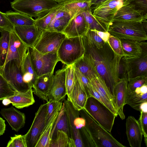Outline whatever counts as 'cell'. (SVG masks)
I'll return each mask as SVG.
<instances>
[{
    "mask_svg": "<svg viewBox=\"0 0 147 147\" xmlns=\"http://www.w3.org/2000/svg\"><path fill=\"white\" fill-rule=\"evenodd\" d=\"M0 73L15 91L24 92L32 88L24 81L20 67L14 60L0 68Z\"/></svg>",
    "mask_w": 147,
    "mask_h": 147,
    "instance_id": "ba28073f",
    "label": "cell"
},
{
    "mask_svg": "<svg viewBox=\"0 0 147 147\" xmlns=\"http://www.w3.org/2000/svg\"><path fill=\"white\" fill-rule=\"evenodd\" d=\"M80 115L86 120V125L80 129L81 136L88 146L92 147H125L113 136L100 125L84 109L79 111Z\"/></svg>",
    "mask_w": 147,
    "mask_h": 147,
    "instance_id": "7a4b0ae2",
    "label": "cell"
},
{
    "mask_svg": "<svg viewBox=\"0 0 147 147\" xmlns=\"http://www.w3.org/2000/svg\"><path fill=\"white\" fill-rule=\"evenodd\" d=\"M10 32L5 30L0 31V68L4 66L6 59L9 45Z\"/></svg>",
    "mask_w": 147,
    "mask_h": 147,
    "instance_id": "e575fe53",
    "label": "cell"
},
{
    "mask_svg": "<svg viewBox=\"0 0 147 147\" xmlns=\"http://www.w3.org/2000/svg\"><path fill=\"white\" fill-rule=\"evenodd\" d=\"M83 36L88 42L98 49L102 47L105 43L94 30H88Z\"/></svg>",
    "mask_w": 147,
    "mask_h": 147,
    "instance_id": "7bdbcfd3",
    "label": "cell"
},
{
    "mask_svg": "<svg viewBox=\"0 0 147 147\" xmlns=\"http://www.w3.org/2000/svg\"><path fill=\"white\" fill-rule=\"evenodd\" d=\"M47 102L41 105L35 113L32 125L25 134L27 147H35L45 126Z\"/></svg>",
    "mask_w": 147,
    "mask_h": 147,
    "instance_id": "8fae6325",
    "label": "cell"
},
{
    "mask_svg": "<svg viewBox=\"0 0 147 147\" xmlns=\"http://www.w3.org/2000/svg\"><path fill=\"white\" fill-rule=\"evenodd\" d=\"M147 15V0H129L124 5Z\"/></svg>",
    "mask_w": 147,
    "mask_h": 147,
    "instance_id": "ee69618b",
    "label": "cell"
},
{
    "mask_svg": "<svg viewBox=\"0 0 147 147\" xmlns=\"http://www.w3.org/2000/svg\"><path fill=\"white\" fill-rule=\"evenodd\" d=\"M7 147H27L25 135H15L11 137Z\"/></svg>",
    "mask_w": 147,
    "mask_h": 147,
    "instance_id": "bcb514c9",
    "label": "cell"
},
{
    "mask_svg": "<svg viewBox=\"0 0 147 147\" xmlns=\"http://www.w3.org/2000/svg\"><path fill=\"white\" fill-rule=\"evenodd\" d=\"M60 112L56 113L45 126L35 147H49L52 129Z\"/></svg>",
    "mask_w": 147,
    "mask_h": 147,
    "instance_id": "1f68e13d",
    "label": "cell"
},
{
    "mask_svg": "<svg viewBox=\"0 0 147 147\" xmlns=\"http://www.w3.org/2000/svg\"><path fill=\"white\" fill-rule=\"evenodd\" d=\"M147 102V84L136 88L131 92H127L125 105H129L132 108L140 111V105Z\"/></svg>",
    "mask_w": 147,
    "mask_h": 147,
    "instance_id": "d4e9b609",
    "label": "cell"
},
{
    "mask_svg": "<svg viewBox=\"0 0 147 147\" xmlns=\"http://www.w3.org/2000/svg\"><path fill=\"white\" fill-rule=\"evenodd\" d=\"M85 52L82 36L66 37L57 51L59 61L68 65L75 63L82 57Z\"/></svg>",
    "mask_w": 147,
    "mask_h": 147,
    "instance_id": "5b68a950",
    "label": "cell"
},
{
    "mask_svg": "<svg viewBox=\"0 0 147 147\" xmlns=\"http://www.w3.org/2000/svg\"><path fill=\"white\" fill-rule=\"evenodd\" d=\"M123 49L125 53L123 57L126 59L138 57L142 54L144 49H147L145 41H138L127 39H120Z\"/></svg>",
    "mask_w": 147,
    "mask_h": 147,
    "instance_id": "603a6c76",
    "label": "cell"
},
{
    "mask_svg": "<svg viewBox=\"0 0 147 147\" xmlns=\"http://www.w3.org/2000/svg\"><path fill=\"white\" fill-rule=\"evenodd\" d=\"M66 37L63 32L43 30L33 47L43 54L57 52L62 42Z\"/></svg>",
    "mask_w": 147,
    "mask_h": 147,
    "instance_id": "9c48e42d",
    "label": "cell"
},
{
    "mask_svg": "<svg viewBox=\"0 0 147 147\" xmlns=\"http://www.w3.org/2000/svg\"><path fill=\"white\" fill-rule=\"evenodd\" d=\"M108 43L116 54L122 56L125 55L120 39L111 35L108 39Z\"/></svg>",
    "mask_w": 147,
    "mask_h": 147,
    "instance_id": "f6af8a7d",
    "label": "cell"
},
{
    "mask_svg": "<svg viewBox=\"0 0 147 147\" xmlns=\"http://www.w3.org/2000/svg\"><path fill=\"white\" fill-rule=\"evenodd\" d=\"M74 123L76 128L77 129L80 130L82 127L85 126L86 121L84 118L78 116L75 118Z\"/></svg>",
    "mask_w": 147,
    "mask_h": 147,
    "instance_id": "f907efd6",
    "label": "cell"
},
{
    "mask_svg": "<svg viewBox=\"0 0 147 147\" xmlns=\"http://www.w3.org/2000/svg\"><path fill=\"white\" fill-rule=\"evenodd\" d=\"M84 109L100 125L111 132L116 117L104 105L90 96L87 98Z\"/></svg>",
    "mask_w": 147,
    "mask_h": 147,
    "instance_id": "8992f818",
    "label": "cell"
},
{
    "mask_svg": "<svg viewBox=\"0 0 147 147\" xmlns=\"http://www.w3.org/2000/svg\"><path fill=\"white\" fill-rule=\"evenodd\" d=\"M139 122L140 124L146 146L147 147V113L140 112Z\"/></svg>",
    "mask_w": 147,
    "mask_h": 147,
    "instance_id": "c3c4849f",
    "label": "cell"
},
{
    "mask_svg": "<svg viewBox=\"0 0 147 147\" xmlns=\"http://www.w3.org/2000/svg\"><path fill=\"white\" fill-rule=\"evenodd\" d=\"M33 93L32 88L24 92L15 91L14 95L7 98L13 106L17 108L21 109L28 107L34 103Z\"/></svg>",
    "mask_w": 147,
    "mask_h": 147,
    "instance_id": "4316f807",
    "label": "cell"
},
{
    "mask_svg": "<svg viewBox=\"0 0 147 147\" xmlns=\"http://www.w3.org/2000/svg\"><path fill=\"white\" fill-rule=\"evenodd\" d=\"M3 30L9 32L14 31V26L10 22L5 13L0 11V31Z\"/></svg>",
    "mask_w": 147,
    "mask_h": 147,
    "instance_id": "681fc988",
    "label": "cell"
},
{
    "mask_svg": "<svg viewBox=\"0 0 147 147\" xmlns=\"http://www.w3.org/2000/svg\"><path fill=\"white\" fill-rule=\"evenodd\" d=\"M123 3V5H125L128 1L129 0H122Z\"/></svg>",
    "mask_w": 147,
    "mask_h": 147,
    "instance_id": "680465c9",
    "label": "cell"
},
{
    "mask_svg": "<svg viewBox=\"0 0 147 147\" xmlns=\"http://www.w3.org/2000/svg\"><path fill=\"white\" fill-rule=\"evenodd\" d=\"M88 29L106 32L107 28L97 21L92 15L91 10L83 12Z\"/></svg>",
    "mask_w": 147,
    "mask_h": 147,
    "instance_id": "8d00e7d4",
    "label": "cell"
},
{
    "mask_svg": "<svg viewBox=\"0 0 147 147\" xmlns=\"http://www.w3.org/2000/svg\"><path fill=\"white\" fill-rule=\"evenodd\" d=\"M82 40L85 49L84 55L88 58L96 72L104 80L113 99L115 86L119 81V65L123 56L115 53L108 42L98 49L88 42L84 36Z\"/></svg>",
    "mask_w": 147,
    "mask_h": 147,
    "instance_id": "6da1fadb",
    "label": "cell"
},
{
    "mask_svg": "<svg viewBox=\"0 0 147 147\" xmlns=\"http://www.w3.org/2000/svg\"><path fill=\"white\" fill-rule=\"evenodd\" d=\"M28 48V47L22 41L14 31L10 32L9 48L4 65L9 61L14 60L18 67H20Z\"/></svg>",
    "mask_w": 147,
    "mask_h": 147,
    "instance_id": "7c38bea8",
    "label": "cell"
},
{
    "mask_svg": "<svg viewBox=\"0 0 147 147\" xmlns=\"http://www.w3.org/2000/svg\"><path fill=\"white\" fill-rule=\"evenodd\" d=\"M75 77L74 86L70 94L67 96V100L70 101L75 109L79 111L84 109L88 97L75 75Z\"/></svg>",
    "mask_w": 147,
    "mask_h": 147,
    "instance_id": "cb8c5ba5",
    "label": "cell"
},
{
    "mask_svg": "<svg viewBox=\"0 0 147 147\" xmlns=\"http://www.w3.org/2000/svg\"><path fill=\"white\" fill-rule=\"evenodd\" d=\"M63 103L67 115L71 138L74 142L75 147H84L85 144L80 130L76 128L74 123L75 118L80 116L79 111L75 109L68 100H65Z\"/></svg>",
    "mask_w": 147,
    "mask_h": 147,
    "instance_id": "9a60e30c",
    "label": "cell"
},
{
    "mask_svg": "<svg viewBox=\"0 0 147 147\" xmlns=\"http://www.w3.org/2000/svg\"><path fill=\"white\" fill-rule=\"evenodd\" d=\"M47 102L45 126L56 113L60 111L63 105L62 102L61 101L48 100Z\"/></svg>",
    "mask_w": 147,
    "mask_h": 147,
    "instance_id": "ab89813d",
    "label": "cell"
},
{
    "mask_svg": "<svg viewBox=\"0 0 147 147\" xmlns=\"http://www.w3.org/2000/svg\"><path fill=\"white\" fill-rule=\"evenodd\" d=\"M105 0H91L90 1L91 7L92 6V7H94Z\"/></svg>",
    "mask_w": 147,
    "mask_h": 147,
    "instance_id": "11a10c76",
    "label": "cell"
},
{
    "mask_svg": "<svg viewBox=\"0 0 147 147\" xmlns=\"http://www.w3.org/2000/svg\"><path fill=\"white\" fill-rule=\"evenodd\" d=\"M59 4L54 0H15L11 2L15 11L36 19L44 16Z\"/></svg>",
    "mask_w": 147,
    "mask_h": 147,
    "instance_id": "3957f363",
    "label": "cell"
},
{
    "mask_svg": "<svg viewBox=\"0 0 147 147\" xmlns=\"http://www.w3.org/2000/svg\"><path fill=\"white\" fill-rule=\"evenodd\" d=\"M5 127V121L0 117V136L4 133Z\"/></svg>",
    "mask_w": 147,
    "mask_h": 147,
    "instance_id": "f5cc1de1",
    "label": "cell"
},
{
    "mask_svg": "<svg viewBox=\"0 0 147 147\" xmlns=\"http://www.w3.org/2000/svg\"><path fill=\"white\" fill-rule=\"evenodd\" d=\"M128 81L127 77L120 79L116 84L114 89L113 104L118 115L122 120L125 118L123 109L125 105Z\"/></svg>",
    "mask_w": 147,
    "mask_h": 147,
    "instance_id": "2e32d148",
    "label": "cell"
},
{
    "mask_svg": "<svg viewBox=\"0 0 147 147\" xmlns=\"http://www.w3.org/2000/svg\"><path fill=\"white\" fill-rule=\"evenodd\" d=\"M88 30L83 12L72 17L63 31L67 37L82 36Z\"/></svg>",
    "mask_w": 147,
    "mask_h": 147,
    "instance_id": "ac0fdd59",
    "label": "cell"
},
{
    "mask_svg": "<svg viewBox=\"0 0 147 147\" xmlns=\"http://www.w3.org/2000/svg\"><path fill=\"white\" fill-rule=\"evenodd\" d=\"M28 50L37 77L48 74H53L55 66L59 61L57 52L43 54L33 47H28Z\"/></svg>",
    "mask_w": 147,
    "mask_h": 147,
    "instance_id": "52a82bcc",
    "label": "cell"
},
{
    "mask_svg": "<svg viewBox=\"0 0 147 147\" xmlns=\"http://www.w3.org/2000/svg\"><path fill=\"white\" fill-rule=\"evenodd\" d=\"M107 31L111 35L121 39L138 41L147 40V32L142 22L113 21L109 24Z\"/></svg>",
    "mask_w": 147,
    "mask_h": 147,
    "instance_id": "277c9868",
    "label": "cell"
},
{
    "mask_svg": "<svg viewBox=\"0 0 147 147\" xmlns=\"http://www.w3.org/2000/svg\"><path fill=\"white\" fill-rule=\"evenodd\" d=\"M66 95L65 72L64 68L57 70L53 75L48 100L62 102Z\"/></svg>",
    "mask_w": 147,
    "mask_h": 147,
    "instance_id": "5bb4252c",
    "label": "cell"
},
{
    "mask_svg": "<svg viewBox=\"0 0 147 147\" xmlns=\"http://www.w3.org/2000/svg\"><path fill=\"white\" fill-rule=\"evenodd\" d=\"M126 134L131 147H140L143 134L139 122L132 116L128 117L126 122Z\"/></svg>",
    "mask_w": 147,
    "mask_h": 147,
    "instance_id": "e0dca14e",
    "label": "cell"
},
{
    "mask_svg": "<svg viewBox=\"0 0 147 147\" xmlns=\"http://www.w3.org/2000/svg\"><path fill=\"white\" fill-rule=\"evenodd\" d=\"M147 49H144L139 57L133 58H122L124 61L128 80L137 76H147Z\"/></svg>",
    "mask_w": 147,
    "mask_h": 147,
    "instance_id": "4fadbf2b",
    "label": "cell"
},
{
    "mask_svg": "<svg viewBox=\"0 0 147 147\" xmlns=\"http://www.w3.org/2000/svg\"><path fill=\"white\" fill-rule=\"evenodd\" d=\"M90 1L78 0L61 4L62 7L69 13L72 18L79 13L91 10Z\"/></svg>",
    "mask_w": 147,
    "mask_h": 147,
    "instance_id": "f546056e",
    "label": "cell"
},
{
    "mask_svg": "<svg viewBox=\"0 0 147 147\" xmlns=\"http://www.w3.org/2000/svg\"><path fill=\"white\" fill-rule=\"evenodd\" d=\"M49 147H75V145L66 133L58 131L54 138L51 139Z\"/></svg>",
    "mask_w": 147,
    "mask_h": 147,
    "instance_id": "836d02e7",
    "label": "cell"
},
{
    "mask_svg": "<svg viewBox=\"0 0 147 147\" xmlns=\"http://www.w3.org/2000/svg\"><path fill=\"white\" fill-rule=\"evenodd\" d=\"M20 68L24 81L32 88L37 77L33 67L28 49L22 62Z\"/></svg>",
    "mask_w": 147,
    "mask_h": 147,
    "instance_id": "83f0119b",
    "label": "cell"
},
{
    "mask_svg": "<svg viewBox=\"0 0 147 147\" xmlns=\"http://www.w3.org/2000/svg\"><path fill=\"white\" fill-rule=\"evenodd\" d=\"M94 30L102 40L105 42H108V39L111 35V34L108 31L102 32Z\"/></svg>",
    "mask_w": 147,
    "mask_h": 147,
    "instance_id": "816d5d0a",
    "label": "cell"
},
{
    "mask_svg": "<svg viewBox=\"0 0 147 147\" xmlns=\"http://www.w3.org/2000/svg\"><path fill=\"white\" fill-rule=\"evenodd\" d=\"M127 92H131L137 88L147 84V76H137L128 80Z\"/></svg>",
    "mask_w": 147,
    "mask_h": 147,
    "instance_id": "b9f144b4",
    "label": "cell"
},
{
    "mask_svg": "<svg viewBox=\"0 0 147 147\" xmlns=\"http://www.w3.org/2000/svg\"><path fill=\"white\" fill-rule=\"evenodd\" d=\"M87 78L102 97L105 100L112 102L113 104V98L101 77L97 72H95Z\"/></svg>",
    "mask_w": 147,
    "mask_h": 147,
    "instance_id": "f1b7e54d",
    "label": "cell"
},
{
    "mask_svg": "<svg viewBox=\"0 0 147 147\" xmlns=\"http://www.w3.org/2000/svg\"><path fill=\"white\" fill-rule=\"evenodd\" d=\"M53 74H48L37 77L32 87L34 94L40 99L48 101Z\"/></svg>",
    "mask_w": 147,
    "mask_h": 147,
    "instance_id": "7402d4cb",
    "label": "cell"
},
{
    "mask_svg": "<svg viewBox=\"0 0 147 147\" xmlns=\"http://www.w3.org/2000/svg\"><path fill=\"white\" fill-rule=\"evenodd\" d=\"M5 14L14 26L34 25L35 19L24 14L11 11H7Z\"/></svg>",
    "mask_w": 147,
    "mask_h": 147,
    "instance_id": "4dcf8cb0",
    "label": "cell"
},
{
    "mask_svg": "<svg viewBox=\"0 0 147 147\" xmlns=\"http://www.w3.org/2000/svg\"><path fill=\"white\" fill-rule=\"evenodd\" d=\"M15 92L0 73V100L14 95Z\"/></svg>",
    "mask_w": 147,
    "mask_h": 147,
    "instance_id": "60d3db41",
    "label": "cell"
},
{
    "mask_svg": "<svg viewBox=\"0 0 147 147\" xmlns=\"http://www.w3.org/2000/svg\"><path fill=\"white\" fill-rule=\"evenodd\" d=\"M65 68L66 94L68 96L71 93L75 83V77L74 64H73L67 65Z\"/></svg>",
    "mask_w": 147,
    "mask_h": 147,
    "instance_id": "f35d334b",
    "label": "cell"
},
{
    "mask_svg": "<svg viewBox=\"0 0 147 147\" xmlns=\"http://www.w3.org/2000/svg\"><path fill=\"white\" fill-rule=\"evenodd\" d=\"M71 18L69 13L61 5L46 30L62 32Z\"/></svg>",
    "mask_w": 147,
    "mask_h": 147,
    "instance_id": "484cf974",
    "label": "cell"
},
{
    "mask_svg": "<svg viewBox=\"0 0 147 147\" xmlns=\"http://www.w3.org/2000/svg\"><path fill=\"white\" fill-rule=\"evenodd\" d=\"M147 113V102L141 104L140 107V112Z\"/></svg>",
    "mask_w": 147,
    "mask_h": 147,
    "instance_id": "db71d44e",
    "label": "cell"
},
{
    "mask_svg": "<svg viewBox=\"0 0 147 147\" xmlns=\"http://www.w3.org/2000/svg\"><path fill=\"white\" fill-rule=\"evenodd\" d=\"M58 131H64L71 138L67 115L63 103L52 129L51 139L54 138Z\"/></svg>",
    "mask_w": 147,
    "mask_h": 147,
    "instance_id": "d6a6232c",
    "label": "cell"
},
{
    "mask_svg": "<svg viewBox=\"0 0 147 147\" xmlns=\"http://www.w3.org/2000/svg\"><path fill=\"white\" fill-rule=\"evenodd\" d=\"M59 4H62L69 1L78 0H54ZM86 1H90L91 0H82Z\"/></svg>",
    "mask_w": 147,
    "mask_h": 147,
    "instance_id": "9f6ffc18",
    "label": "cell"
},
{
    "mask_svg": "<svg viewBox=\"0 0 147 147\" xmlns=\"http://www.w3.org/2000/svg\"><path fill=\"white\" fill-rule=\"evenodd\" d=\"M2 100V103L5 106H7L11 103L9 100L7 98H4Z\"/></svg>",
    "mask_w": 147,
    "mask_h": 147,
    "instance_id": "6f0895ef",
    "label": "cell"
},
{
    "mask_svg": "<svg viewBox=\"0 0 147 147\" xmlns=\"http://www.w3.org/2000/svg\"><path fill=\"white\" fill-rule=\"evenodd\" d=\"M147 15L136 10L128 6L123 5L117 11L112 21L142 22Z\"/></svg>",
    "mask_w": 147,
    "mask_h": 147,
    "instance_id": "44dd1931",
    "label": "cell"
},
{
    "mask_svg": "<svg viewBox=\"0 0 147 147\" xmlns=\"http://www.w3.org/2000/svg\"><path fill=\"white\" fill-rule=\"evenodd\" d=\"M74 69L75 75L82 88L86 92L88 97V89L90 84L89 80L75 67Z\"/></svg>",
    "mask_w": 147,
    "mask_h": 147,
    "instance_id": "7dc6e473",
    "label": "cell"
},
{
    "mask_svg": "<svg viewBox=\"0 0 147 147\" xmlns=\"http://www.w3.org/2000/svg\"><path fill=\"white\" fill-rule=\"evenodd\" d=\"M61 6V4H59L44 16L35 19L34 25L42 31L46 30Z\"/></svg>",
    "mask_w": 147,
    "mask_h": 147,
    "instance_id": "74e56055",
    "label": "cell"
},
{
    "mask_svg": "<svg viewBox=\"0 0 147 147\" xmlns=\"http://www.w3.org/2000/svg\"><path fill=\"white\" fill-rule=\"evenodd\" d=\"M14 31L28 47H33L42 31L35 25L15 26Z\"/></svg>",
    "mask_w": 147,
    "mask_h": 147,
    "instance_id": "d6986e66",
    "label": "cell"
},
{
    "mask_svg": "<svg viewBox=\"0 0 147 147\" xmlns=\"http://www.w3.org/2000/svg\"><path fill=\"white\" fill-rule=\"evenodd\" d=\"M74 64V67L87 78L96 72L89 60L84 55Z\"/></svg>",
    "mask_w": 147,
    "mask_h": 147,
    "instance_id": "d590c367",
    "label": "cell"
},
{
    "mask_svg": "<svg viewBox=\"0 0 147 147\" xmlns=\"http://www.w3.org/2000/svg\"><path fill=\"white\" fill-rule=\"evenodd\" d=\"M122 0H106L91 8L92 15L107 29L117 10L123 5Z\"/></svg>",
    "mask_w": 147,
    "mask_h": 147,
    "instance_id": "30bf717a",
    "label": "cell"
},
{
    "mask_svg": "<svg viewBox=\"0 0 147 147\" xmlns=\"http://www.w3.org/2000/svg\"><path fill=\"white\" fill-rule=\"evenodd\" d=\"M0 113L7 121L12 130L18 132L25 123V114L12 106L1 109Z\"/></svg>",
    "mask_w": 147,
    "mask_h": 147,
    "instance_id": "ffe728a7",
    "label": "cell"
}]
</instances>
